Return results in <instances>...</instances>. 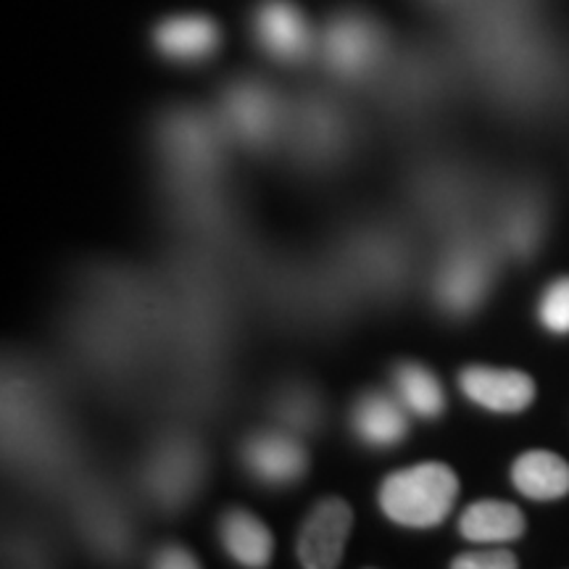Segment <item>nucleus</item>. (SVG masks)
Segmentation results:
<instances>
[{
  "mask_svg": "<svg viewBox=\"0 0 569 569\" xmlns=\"http://www.w3.org/2000/svg\"><path fill=\"white\" fill-rule=\"evenodd\" d=\"M459 480L446 465H419L390 475L382 486L380 503L386 515L407 528H432L453 509Z\"/></svg>",
  "mask_w": 569,
  "mask_h": 569,
  "instance_id": "f257e3e1",
  "label": "nucleus"
},
{
  "mask_svg": "<svg viewBox=\"0 0 569 569\" xmlns=\"http://www.w3.org/2000/svg\"><path fill=\"white\" fill-rule=\"evenodd\" d=\"M351 509L340 498H325L306 519L301 540H298V557L303 567L327 569L336 567L343 557L348 532H351Z\"/></svg>",
  "mask_w": 569,
  "mask_h": 569,
  "instance_id": "f03ea898",
  "label": "nucleus"
},
{
  "mask_svg": "<svg viewBox=\"0 0 569 569\" xmlns=\"http://www.w3.org/2000/svg\"><path fill=\"white\" fill-rule=\"evenodd\" d=\"M382 53V34L361 13H343L327 27L325 56L338 74H365Z\"/></svg>",
  "mask_w": 569,
  "mask_h": 569,
  "instance_id": "7ed1b4c3",
  "label": "nucleus"
},
{
  "mask_svg": "<svg viewBox=\"0 0 569 569\" xmlns=\"http://www.w3.org/2000/svg\"><path fill=\"white\" fill-rule=\"evenodd\" d=\"M461 390L480 407L503 415L528 409L536 398V382L517 369L469 367L461 372Z\"/></svg>",
  "mask_w": 569,
  "mask_h": 569,
  "instance_id": "20e7f679",
  "label": "nucleus"
},
{
  "mask_svg": "<svg viewBox=\"0 0 569 569\" xmlns=\"http://www.w3.org/2000/svg\"><path fill=\"white\" fill-rule=\"evenodd\" d=\"M261 46L282 61H301L311 48V32L301 11L284 0H267L256 13Z\"/></svg>",
  "mask_w": 569,
  "mask_h": 569,
  "instance_id": "39448f33",
  "label": "nucleus"
},
{
  "mask_svg": "<svg viewBox=\"0 0 569 569\" xmlns=\"http://www.w3.org/2000/svg\"><path fill=\"white\" fill-rule=\"evenodd\" d=\"M511 482L522 496L553 501L569 493V465L551 451H528L515 461Z\"/></svg>",
  "mask_w": 569,
  "mask_h": 569,
  "instance_id": "423d86ee",
  "label": "nucleus"
},
{
  "mask_svg": "<svg viewBox=\"0 0 569 569\" xmlns=\"http://www.w3.org/2000/svg\"><path fill=\"white\" fill-rule=\"evenodd\" d=\"M219 42V30L206 17H174L156 30V46L177 61L206 59Z\"/></svg>",
  "mask_w": 569,
  "mask_h": 569,
  "instance_id": "0eeeda50",
  "label": "nucleus"
},
{
  "mask_svg": "<svg viewBox=\"0 0 569 569\" xmlns=\"http://www.w3.org/2000/svg\"><path fill=\"white\" fill-rule=\"evenodd\" d=\"M459 530L475 543H507L522 536L525 517L515 503L478 501L461 515Z\"/></svg>",
  "mask_w": 569,
  "mask_h": 569,
  "instance_id": "6e6552de",
  "label": "nucleus"
},
{
  "mask_svg": "<svg viewBox=\"0 0 569 569\" xmlns=\"http://www.w3.org/2000/svg\"><path fill=\"white\" fill-rule=\"evenodd\" d=\"M246 461L261 480L274 482V486L296 480L306 467L301 446L284 436L253 438L246 448Z\"/></svg>",
  "mask_w": 569,
  "mask_h": 569,
  "instance_id": "1a4fd4ad",
  "label": "nucleus"
},
{
  "mask_svg": "<svg viewBox=\"0 0 569 569\" xmlns=\"http://www.w3.org/2000/svg\"><path fill=\"white\" fill-rule=\"evenodd\" d=\"M222 538L227 551L246 567H264L272 557V536L248 511H230L224 517Z\"/></svg>",
  "mask_w": 569,
  "mask_h": 569,
  "instance_id": "9d476101",
  "label": "nucleus"
},
{
  "mask_svg": "<svg viewBox=\"0 0 569 569\" xmlns=\"http://www.w3.org/2000/svg\"><path fill=\"white\" fill-rule=\"evenodd\" d=\"M353 427L369 446H393L407 436V417L388 396H367L356 407Z\"/></svg>",
  "mask_w": 569,
  "mask_h": 569,
  "instance_id": "9b49d317",
  "label": "nucleus"
},
{
  "mask_svg": "<svg viewBox=\"0 0 569 569\" xmlns=\"http://www.w3.org/2000/svg\"><path fill=\"white\" fill-rule=\"evenodd\" d=\"M227 113L246 138H264L272 130L277 117L274 98L259 84H238L227 98Z\"/></svg>",
  "mask_w": 569,
  "mask_h": 569,
  "instance_id": "f8f14e48",
  "label": "nucleus"
},
{
  "mask_svg": "<svg viewBox=\"0 0 569 569\" xmlns=\"http://www.w3.org/2000/svg\"><path fill=\"white\" fill-rule=\"evenodd\" d=\"M396 388L403 403L419 417H438L446 407L443 388L425 367L407 365L396 372Z\"/></svg>",
  "mask_w": 569,
  "mask_h": 569,
  "instance_id": "ddd939ff",
  "label": "nucleus"
},
{
  "mask_svg": "<svg viewBox=\"0 0 569 569\" xmlns=\"http://www.w3.org/2000/svg\"><path fill=\"white\" fill-rule=\"evenodd\" d=\"M482 288H486V267L475 256H459L440 282V293L451 309H469L478 303Z\"/></svg>",
  "mask_w": 569,
  "mask_h": 569,
  "instance_id": "4468645a",
  "label": "nucleus"
},
{
  "mask_svg": "<svg viewBox=\"0 0 569 569\" xmlns=\"http://www.w3.org/2000/svg\"><path fill=\"white\" fill-rule=\"evenodd\" d=\"M540 322L559 336L569 332V277L557 280L546 290L543 301H540Z\"/></svg>",
  "mask_w": 569,
  "mask_h": 569,
  "instance_id": "2eb2a0df",
  "label": "nucleus"
},
{
  "mask_svg": "<svg viewBox=\"0 0 569 569\" xmlns=\"http://www.w3.org/2000/svg\"><path fill=\"white\" fill-rule=\"evenodd\" d=\"M453 567H459V569H511V567H517V559L511 551H480V553H465V557L453 559Z\"/></svg>",
  "mask_w": 569,
  "mask_h": 569,
  "instance_id": "dca6fc26",
  "label": "nucleus"
},
{
  "mask_svg": "<svg viewBox=\"0 0 569 569\" xmlns=\"http://www.w3.org/2000/svg\"><path fill=\"white\" fill-rule=\"evenodd\" d=\"M156 567L163 569H188V567H198V561L193 553L182 551V549H163L159 557H156Z\"/></svg>",
  "mask_w": 569,
  "mask_h": 569,
  "instance_id": "f3484780",
  "label": "nucleus"
}]
</instances>
